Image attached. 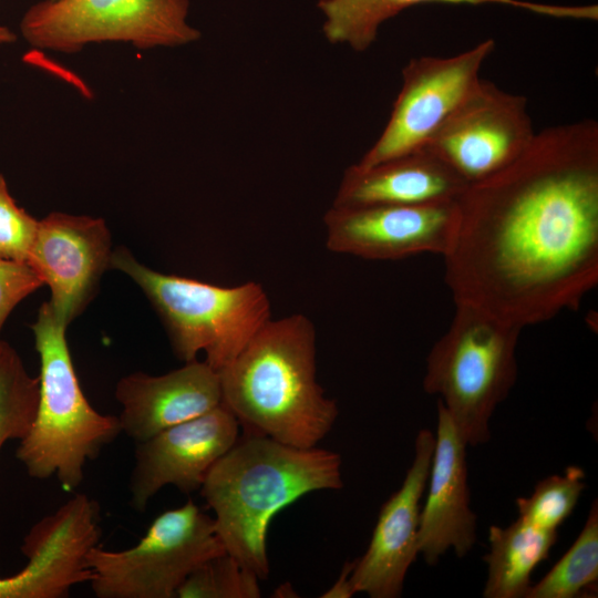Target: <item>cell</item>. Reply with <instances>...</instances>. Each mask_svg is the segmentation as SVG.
I'll use <instances>...</instances> for the list:
<instances>
[{"label": "cell", "instance_id": "cell-1", "mask_svg": "<svg viewBox=\"0 0 598 598\" xmlns=\"http://www.w3.org/2000/svg\"><path fill=\"white\" fill-rule=\"evenodd\" d=\"M456 204V235L443 257L455 305L522 329L577 309L598 283V123L536 132Z\"/></svg>", "mask_w": 598, "mask_h": 598}, {"label": "cell", "instance_id": "cell-2", "mask_svg": "<svg viewBox=\"0 0 598 598\" xmlns=\"http://www.w3.org/2000/svg\"><path fill=\"white\" fill-rule=\"evenodd\" d=\"M341 457L244 434L208 471L200 494L227 554L259 579L269 575L267 532L275 515L306 494L342 488Z\"/></svg>", "mask_w": 598, "mask_h": 598}, {"label": "cell", "instance_id": "cell-3", "mask_svg": "<svg viewBox=\"0 0 598 598\" xmlns=\"http://www.w3.org/2000/svg\"><path fill=\"white\" fill-rule=\"evenodd\" d=\"M221 404L244 434L313 447L330 432L336 400L316 378V330L303 315L269 320L219 372Z\"/></svg>", "mask_w": 598, "mask_h": 598}, {"label": "cell", "instance_id": "cell-4", "mask_svg": "<svg viewBox=\"0 0 598 598\" xmlns=\"http://www.w3.org/2000/svg\"><path fill=\"white\" fill-rule=\"evenodd\" d=\"M66 324L44 302L32 324L40 358L39 402L17 457L29 476L55 477L64 491H74L84 467L121 433L118 417L97 412L85 398L65 338Z\"/></svg>", "mask_w": 598, "mask_h": 598}, {"label": "cell", "instance_id": "cell-5", "mask_svg": "<svg viewBox=\"0 0 598 598\" xmlns=\"http://www.w3.org/2000/svg\"><path fill=\"white\" fill-rule=\"evenodd\" d=\"M454 317L426 358L424 391L439 395L466 446L487 443L489 421L517 377L522 328L467 305Z\"/></svg>", "mask_w": 598, "mask_h": 598}, {"label": "cell", "instance_id": "cell-6", "mask_svg": "<svg viewBox=\"0 0 598 598\" xmlns=\"http://www.w3.org/2000/svg\"><path fill=\"white\" fill-rule=\"evenodd\" d=\"M110 267L143 290L159 315L175 354L188 362L206 353L217 372L228 365L270 318L264 288L248 281L221 287L166 275L138 262L126 248L111 254Z\"/></svg>", "mask_w": 598, "mask_h": 598}, {"label": "cell", "instance_id": "cell-7", "mask_svg": "<svg viewBox=\"0 0 598 598\" xmlns=\"http://www.w3.org/2000/svg\"><path fill=\"white\" fill-rule=\"evenodd\" d=\"M224 553L214 518L189 499L154 518L133 547H92L89 584L99 598H173L195 568Z\"/></svg>", "mask_w": 598, "mask_h": 598}, {"label": "cell", "instance_id": "cell-8", "mask_svg": "<svg viewBox=\"0 0 598 598\" xmlns=\"http://www.w3.org/2000/svg\"><path fill=\"white\" fill-rule=\"evenodd\" d=\"M188 8V0H44L27 10L20 30L32 47L64 53L101 42L178 47L200 38Z\"/></svg>", "mask_w": 598, "mask_h": 598}, {"label": "cell", "instance_id": "cell-9", "mask_svg": "<svg viewBox=\"0 0 598 598\" xmlns=\"http://www.w3.org/2000/svg\"><path fill=\"white\" fill-rule=\"evenodd\" d=\"M535 134L526 97L481 79L422 148L470 185L509 165Z\"/></svg>", "mask_w": 598, "mask_h": 598}, {"label": "cell", "instance_id": "cell-10", "mask_svg": "<svg viewBox=\"0 0 598 598\" xmlns=\"http://www.w3.org/2000/svg\"><path fill=\"white\" fill-rule=\"evenodd\" d=\"M494 48V40L485 39L452 56L411 59L384 130L355 165L364 168L422 148L481 80Z\"/></svg>", "mask_w": 598, "mask_h": 598}, {"label": "cell", "instance_id": "cell-11", "mask_svg": "<svg viewBox=\"0 0 598 598\" xmlns=\"http://www.w3.org/2000/svg\"><path fill=\"white\" fill-rule=\"evenodd\" d=\"M456 200L422 205L334 206L323 217L326 246L337 254L396 260L420 254L444 257L457 229Z\"/></svg>", "mask_w": 598, "mask_h": 598}, {"label": "cell", "instance_id": "cell-12", "mask_svg": "<svg viewBox=\"0 0 598 598\" xmlns=\"http://www.w3.org/2000/svg\"><path fill=\"white\" fill-rule=\"evenodd\" d=\"M100 509L85 494H75L32 526L23 539L28 564L0 577V598H61L75 585L89 582V550L99 544Z\"/></svg>", "mask_w": 598, "mask_h": 598}, {"label": "cell", "instance_id": "cell-13", "mask_svg": "<svg viewBox=\"0 0 598 598\" xmlns=\"http://www.w3.org/2000/svg\"><path fill=\"white\" fill-rule=\"evenodd\" d=\"M239 423L223 404L137 443L131 474L132 504L143 512L166 485L183 493L202 487L210 467L239 439Z\"/></svg>", "mask_w": 598, "mask_h": 598}, {"label": "cell", "instance_id": "cell-14", "mask_svg": "<svg viewBox=\"0 0 598 598\" xmlns=\"http://www.w3.org/2000/svg\"><path fill=\"white\" fill-rule=\"evenodd\" d=\"M111 254L102 218L55 212L39 221L27 265L50 287L53 312L68 326L91 300Z\"/></svg>", "mask_w": 598, "mask_h": 598}, {"label": "cell", "instance_id": "cell-15", "mask_svg": "<svg viewBox=\"0 0 598 598\" xmlns=\"http://www.w3.org/2000/svg\"><path fill=\"white\" fill-rule=\"evenodd\" d=\"M435 434L419 431L414 457L401 487L382 505L365 553L354 560L350 582L354 594L371 598L401 596L406 573L419 555L421 499L429 480Z\"/></svg>", "mask_w": 598, "mask_h": 598}, {"label": "cell", "instance_id": "cell-16", "mask_svg": "<svg viewBox=\"0 0 598 598\" xmlns=\"http://www.w3.org/2000/svg\"><path fill=\"white\" fill-rule=\"evenodd\" d=\"M466 447L437 400L429 492L417 530L419 554L431 566L448 549L464 557L476 542L477 517L471 508Z\"/></svg>", "mask_w": 598, "mask_h": 598}, {"label": "cell", "instance_id": "cell-17", "mask_svg": "<svg viewBox=\"0 0 598 598\" xmlns=\"http://www.w3.org/2000/svg\"><path fill=\"white\" fill-rule=\"evenodd\" d=\"M115 398L122 405L117 416L122 433L140 443L220 405L221 386L218 372L195 359L163 375H125L116 384Z\"/></svg>", "mask_w": 598, "mask_h": 598}, {"label": "cell", "instance_id": "cell-18", "mask_svg": "<svg viewBox=\"0 0 598 598\" xmlns=\"http://www.w3.org/2000/svg\"><path fill=\"white\" fill-rule=\"evenodd\" d=\"M467 185L443 161L426 148H420L369 167L349 166L332 205L452 202Z\"/></svg>", "mask_w": 598, "mask_h": 598}, {"label": "cell", "instance_id": "cell-19", "mask_svg": "<svg viewBox=\"0 0 598 598\" xmlns=\"http://www.w3.org/2000/svg\"><path fill=\"white\" fill-rule=\"evenodd\" d=\"M423 3L505 4L528 11L565 18V6L544 4L522 0H319L324 17L322 30L332 44H347L358 52L368 50L375 41L383 22L406 8Z\"/></svg>", "mask_w": 598, "mask_h": 598}, {"label": "cell", "instance_id": "cell-20", "mask_svg": "<svg viewBox=\"0 0 598 598\" xmlns=\"http://www.w3.org/2000/svg\"><path fill=\"white\" fill-rule=\"evenodd\" d=\"M557 538V530L535 527L518 517L507 527L492 525L489 551L483 557L487 565L483 596L525 598L534 569L548 558Z\"/></svg>", "mask_w": 598, "mask_h": 598}, {"label": "cell", "instance_id": "cell-21", "mask_svg": "<svg viewBox=\"0 0 598 598\" xmlns=\"http://www.w3.org/2000/svg\"><path fill=\"white\" fill-rule=\"evenodd\" d=\"M598 579V505L594 501L579 535L525 598H575L594 592Z\"/></svg>", "mask_w": 598, "mask_h": 598}, {"label": "cell", "instance_id": "cell-22", "mask_svg": "<svg viewBox=\"0 0 598 598\" xmlns=\"http://www.w3.org/2000/svg\"><path fill=\"white\" fill-rule=\"evenodd\" d=\"M39 378L27 372L17 351L0 340V451L9 440H22L38 409Z\"/></svg>", "mask_w": 598, "mask_h": 598}, {"label": "cell", "instance_id": "cell-23", "mask_svg": "<svg viewBox=\"0 0 598 598\" xmlns=\"http://www.w3.org/2000/svg\"><path fill=\"white\" fill-rule=\"evenodd\" d=\"M585 472L570 465L564 475H550L539 481L528 497H518V518L546 530L557 528L573 513L586 487Z\"/></svg>", "mask_w": 598, "mask_h": 598}, {"label": "cell", "instance_id": "cell-24", "mask_svg": "<svg viewBox=\"0 0 598 598\" xmlns=\"http://www.w3.org/2000/svg\"><path fill=\"white\" fill-rule=\"evenodd\" d=\"M259 578L227 553L195 568L182 582L179 598H258Z\"/></svg>", "mask_w": 598, "mask_h": 598}, {"label": "cell", "instance_id": "cell-25", "mask_svg": "<svg viewBox=\"0 0 598 598\" xmlns=\"http://www.w3.org/2000/svg\"><path fill=\"white\" fill-rule=\"evenodd\" d=\"M39 220L17 206L0 174V259L27 264Z\"/></svg>", "mask_w": 598, "mask_h": 598}, {"label": "cell", "instance_id": "cell-26", "mask_svg": "<svg viewBox=\"0 0 598 598\" xmlns=\"http://www.w3.org/2000/svg\"><path fill=\"white\" fill-rule=\"evenodd\" d=\"M42 285L29 265L0 259V332L14 307Z\"/></svg>", "mask_w": 598, "mask_h": 598}, {"label": "cell", "instance_id": "cell-27", "mask_svg": "<svg viewBox=\"0 0 598 598\" xmlns=\"http://www.w3.org/2000/svg\"><path fill=\"white\" fill-rule=\"evenodd\" d=\"M354 561H347L336 580V582L321 595L322 598H350L354 595L350 582V575L353 569Z\"/></svg>", "mask_w": 598, "mask_h": 598}, {"label": "cell", "instance_id": "cell-28", "mask_svg": "<svg viewBox=\"0 0 598 598\" xmlns=\"http://www.w3.org/2000/svg\"><path fill=\"white\" fill-rule=\"evenodd\" d=\"M17 40V34L9 28L0 25V44L12 43Z\"/></svg>", "mask_w": 598, "mask_h": 598}]
</instances>
